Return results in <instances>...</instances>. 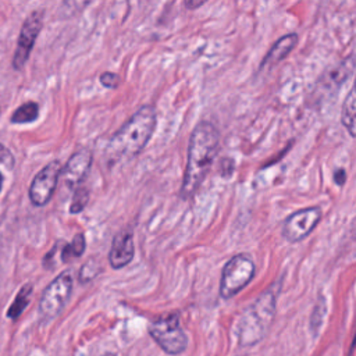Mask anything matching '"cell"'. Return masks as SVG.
Here are the masks:
<instances>
[{"label":"cell","mask_w":356,"mask_h":356,"mask_svg":"<svg viewBox=\"0 0 356 356\" xmlns=\"http://www.w3.org/2000/svg\"><path fill=\"white\" fill-rule=\"evenodd\" d=\"M220 134L209 121L199 122L189 139L186 167L181 184V197L188 199L196 193L206 178L218 152Z\"/></svg>","instance_id":"obj_1"},{"label":"cell","mask_w":356,"mask_h":356,"mask_svg":"<svg viewBox=\"0 0 356 356\" xmlns=\"http://www.w3.org/2000/svg\"><path fill=\"white\" fill-rule=\"evenodd\" d=\"M154 128H156L154 107L150 104L142 106L110 138L106 149V157L110 161L135 157L147 145Z\"/></svg>","instance_id":"obj_2"},{"label":"cell","mask_w":356,"mask_h":356,"mask_svg":"<svg viewBox=\"0 0 356 356\" xmlns=\"http://www.w3.org/2000/svg\"><path fill=\"white\" fill-rule=\"evenodd\" d=\"M275 317V295L264 291L249 307H246L236 324V338L241 346L259 343L268 332Z\"/></svg>","instance_id":"obj_3"},{"label":"cell","mask_w":356,"mask_h":356,"mask_svg":"<svg viewBox=\"0 0 356 356\" xmlns=\"http://www.w3.org/2000/svg\"><path fill=\"white\" fill-rule=\"evenodd\" d=\"M154 342L168 355H179L188 346V337L179 324V314L171 313L153 320L147 328Z\"/></svg>","instance_id":"obj_4"},{"label":"cell","mask_w":356,"mask_h":356,"mask_svg":"<svg viewBox=\"0 0 356 356\" xmlns=\"http://www.w3.org/2000/svg\"><path fill=\"white\" fill-rule=\"evenodd\" d=\"M254 263L246 254L232 256L224 266L220 281V295L222 299H231L239 293L254 275Z\"/></svg>","instance_id":"obj_5"},{"label":"cell","mask_w":356,"mask_h":356,"mask_svg":"<svg viewBox=\"0 0 356 356\" xmlns=\"http://www.w3.org/2000/svg\"><path fill=\"white\" fill-rule=\"evenodd\" d=\"M72 273L70 270L58 274L42 292L39 299V313L43 318H56L65 307L72 293Z\"/></svg>","instance_id":"obj_6"},{"label":"cell","mask_w":356,"mask_h":356,"mask_svg":"<svg viewBox=\"0 0 356 356\" xmlns=\"http://www.w3.org/2000/svg\"><path fill=\"white\" fill-rule=\"evenodd\" d=\"M63 165L58 160H53L46 164L32 179L29 185V199L35 206H46L56 191L58 178L61 175Z\"/></svg>","instance_id":"obj_7"},{"label":"cell","mask_w":356,"mask_h":356,"mask_svg":"<svg viewBox=\"0 0 356 356\" xmlns=\"http://www.w3.org/2000/svg\"><path fill=\"white\" fill-rule=\"evenodd\" d=\"M321 216L320 207H306L292 213L282 224V236L291 243L303 241L314 231Z\"/></svg>","instance_id":"obj_8"},{"label":"cell","mask_w":356,"mask_h":356,"mask_svg":"<svg viewBox=\"0 0 356 356\" xmlns=\"http://www.w3.org/2000/svg\"><path fill=\"white\" fill-rule=\"evenodd\" d=\"M42 25H43V13L39 10L32 11L25 18L19 31L17 47L13 57V67L15 70H22L25 63L28 61L32 47L35 44V40L39 36V32L42 29Z\"/></svg>","instance_id":"obj_9"},{"label":"cell","mask_w":356,"mask_h":356,"mask_svg":"<svg viewBox=\"0 0 356 356\" xmlns=\"http://www.w3.org/2000/svg\"><path fill=\"white\" fill-rule=\"evenodd\" d=\"M92 152L89 149L76 150L65 163L61 171V177L67 186L75 188L79 185L88 175L92 165Z\"/></svg>","instance_id":"obj_10"},{"label":"cell","mask_w":356,"mask_h":356,"mask_svg":"<svg viewBox=\"0 0 356 356\" xmlns=\"http://www.w3.org/2000/svg\"><path fill=\"white\" fill-rule=\"evenodd\" d=\"M135 245L134 236L129 231H121L113 238L111 249L108 253V263L113 268H122L134 259Z\"/></svg>","instance_id":"obj_11"},{"label":"cell","mask_w":356,"mask_h":356,"mask_svg":"<svg viewBox=\"0 0 356 356\" xmlns=\"http://www.w3.org/2000/svg\"><path fill=\"white\" fill-rule=\"evenodd\" d=\"M298 35L296 33H286L284 36H281L271 47L270 50L266 53L264 58L261 60L260 68H266V67H273L278 63H281L284 58H286L289 56V53L295 49V46L298 44Z\"/></svg>","instance_id":"obj_12"},{"label":"cell","mask_w":356,"mask_h":356,"mask_svg":"<svg viewBox=\"0 0 356 356\" xmlns=\"http://www.w3.org/2000/svg\"><path fill=\"white\" fill-rule=\"evenodd\" d=\"M341 121H342V125L349 132V135L356 138V78L342 103Z\"/></svg>","instance_id":"obj_13"},{"label":"cell","mask_w":356,"mask_h":356,"mask_svg":"<svg viewBox=\"0 0 356 356\" xmlns=\"http://www.w3.org/2000/svg\"><path fill=\"white\" fill-rule=\"evenodd\" d=\"M32 291H33L32 284H25L21 286V289L18 291V293L15 295L13 303L10 305V307L7 310V317L10 320H17L24 313V310L29 305Z\"/></svg>","instance_id":"obj_14"},{"label":"cell","mask_w":356,"mask_h":356,"mask_svg":"<svg viewBox=\"0 0 356 356\" xmlns=\"http://www.w3.org/2000/svg\"><path fill=\"white\" fill-rule=\"evenodd\" d=\"M39 117V106L35 102H26L21 104L11 115V122L14 124H26L32 122Z\"/></svg>","instance_id":"obj_15"},{"label":"cell","mask_w":356,"mask_h":356,"mask_svg":"<svg viewBox=\"0 0 356 356\" xmlns=\"http://www.w3.org/2000/svg\"><path fill=\"white\" fill-rule=\"evenodd\" d=\"M85 236L83 234H76L72 239L71 243L65 245L63 248V252H61V260L64 263H68L71 259H76V257H81L85 252Z\"/></svg>","instance_id":"obj_16"},{"label":"cell","mask_w":356,"mask_h":356,"mask_svg":"<svg viewBox=\"0 0 356 356\" xmlns=\"http://www.w3.org/2000/svg\"><path fill=\"white\" fill-rule=\"evenodd\" d=\"M102 271V264L96 259H89L81 268L79 271V281L83 284L92 281L96 278V275Z\"/></svg>","instance_id":"obj_17"},{"label":"cell","mask_w":356,"mask_h":356,"mask_svg":"<svg viewBox=\"0 0 356 356\" xmlns=\"http://www.w3.org/2000/svg\"><path fill=\"white\" fill-rule=\"evenodd\" d=\"M89 200V191L86 188H76L72 195V202L70 204V213H79L85 209Z\"/></svg>","instance_id":"obj_18"},{"label":"cell","mask_w":356,"mask_h":356,"mask_svg":"<svg viewBox=\"0 0 356 356\" xmlns=\"http://www.w3.org/2000/svg\"><path fill=\"white\" fill-rule=\"evenodd\" d=\"M324 316H325V300H324V298L320 296V299L316 303V306H314V309L312 312V316H310V330L314 334L320 330Z\"/></svg>","instance_id":"obj_19"},{"label":"cell","mask_w":356,"mask_h":356,"mask_svg":"<svg viewBox=\"0 0 356 356\" xmlns=\"http://www.w3.org/2000/svg\"><path fill=\"white\" fill-rule=\"evenodd\" d=\"M100 82H102V85L106 86V88L115 89V88L120 85L121 79H120V76H118L117 74L106 71V72H103V74L100 75Z\"/></svg>","instance_id":"obj_20"},{"label":"cell","mask_w":356,"mask_h":356,"mask_svg":"<svg viewBox=\"0 0 356 356\" xmlns=\"http://www.w3.org/2000/svg\"><path fill=\"white\" fill-rule=\"evenodd\" d=\"M0 164L7 165L8 168H11L14 165V157L11 154V152L0 143Z\"/></svg>","instance_id":"obj_21"},{"label":"cell","mask_w":356,"mask_h":356,"mask_svg":"<svg viewBox=\"0 0 356 356\" xmlns=\"http://www.w3.org/2000/svg\"><path fill=\"white\" fill-rule=\"evenodd\" d=\"M346 181V171L343 168H337L334 171V182L338 185V186H343Z\"/></svg>","instance_id":"obj_22"},{"label":"cell","mask_w":356,"mask_h":356,"mask_svg":"<svg viewBox=\"0 0 356 356\" xmlns=\"http://www.w3.org/2000/svg\"><path fill=\"white\" fill-rule=\"evenodd\" d=\"M204 1L200 0V1H185V7L189 8V10H193V8H197L200 6H203Z\"/></svg>","instance_id":"obj_23"},{"label":"cell","mask_w":356,"mask_h":356,"mask_svg":"<svg viewBox=\"0 0 356 356\" xmlns=\"http://www.w3.org/2000/svg\"><path fill=\"white\" fill-rule=\"evenodd\" d=\"M355 346H356V331H355V335H353V339H352V343H350V348H349V356L352 355V352H353V349H355Z\"/></svg>","instance_id":"obj_24"},{"label":"cell","mask_w":356,"mask_h":356,"mask_svg":"<svg viewBox=\"0 0 356 356\" xmlns=\"http://www.w3.org/2000/svg\"><path fill=\"white\" fill-rule=\"evenodd\" d=\"M3 181H4V178H3V174L0 172V191H1V186H3Z\"/></svg>","instance_id":"obj_25"},{"label":"cell","mask_w":356,"mask_h":356,"mask_svg":"<svg viewBox=\"0 0 356 356\" xmlns=\"http://www.w3.org/2000/svg\"><path fill=\"white\" fill-rule=\"evenodd\" d=\"M103 356H115L114 353H106V355H103Z\"/></svg>","instance_id":"obj_26"}]
</instances>
